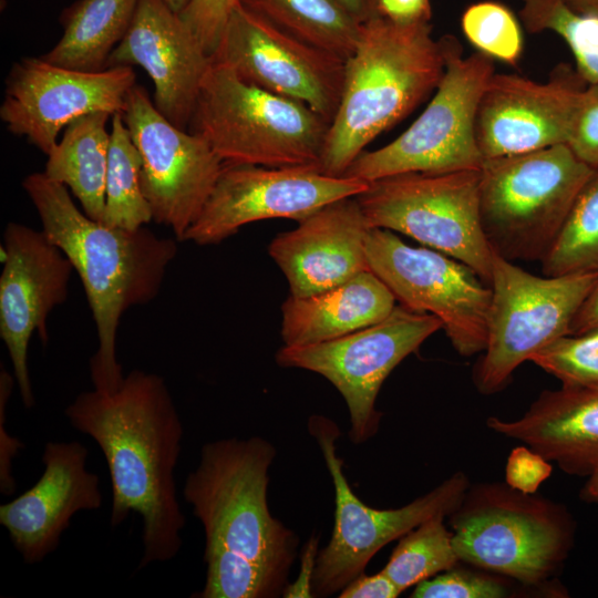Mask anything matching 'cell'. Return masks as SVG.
I'll return each instance as SVG.
<instances>
[{"label": "cell", "instance_id": "74e56055", "mask_svg": "<svg viewBox=\"0 0 598 598\" xmlns=\"http://www.w3.org/2000/svg\"><path fill=\"white\" fill-rule=\"evenodd\" d=\"M551 470L549 461L523 444L512 450L507 458L505 482L524 493H536Z\"/></svg>", "mask_w": 598, "mask_h": 598}, {"label": "cell", "instance_id": "44dd1931", "mask_svg": "<svg viewBox=\"0 0 598 598\" xmlns=\"http://www.w3.org/2000/svg\"><path fill=\"white\" fill-rule=\"evenodd\" d=\"M87 454L78 441L48 442L41 477L0 506V524L27 564L40 563L58 548L74 514L102 506L100 480L86 468Z\"/></svg>", "mask_w": 598, "mask_h": 598}, {"label": "cell", "instance_id": "7bdbcfd3", "mask_svg": "<svg viewBox=\"0 0 598 598\" xmlns=\"http://www.w3.org/2000/svg\"><path fill=\"white\" fill-rule=\"evenodd\" d=\"M341 2L361 23L380 14L378 0H341Z\"/></svg>", "mask_w": 598, "mask_h": 598}, {"label": "cell", "instance_id": "ab89813d", "mask_svg": "<svg viewBox=\"0 0 598 598\" xmlns=\"http://www.w3.org/2000/svg\"><path fill=\"white\" fill-rule=\"evenodd\" d=\"M402 594L399 587L383 571L367 576L363 574L341 589L340 598H396Z\"/></svg>", "mask_w": 598, "mask_h": 598}, {"label": "cell", "instance_id": "5bb4252c", "mask_svg": "<svg viewBox=\"0 0 598 598\" xmlns=\"http://www.w3.org/2000/svg\"><path fill=\"white\" fill-rule=\"evenodd\" d=\"M122 114L142 158L141 185L153 220L183 240L225 163L200 135L169 122L138 84Z\"/></svg>", "mask_w": 598, "mask_h": 598}, {"label": "cell", "instance_id": "d6a6232c", "mask_svg": "<svg viewBox=\"0 0 598 598\" xmlns=\"http://www.w3.org/2000/svg\"><path fill=\"white\" fill-rule=\"evenodd\" d=\"M462 30L477 51L516 65L523 53V33L516 17L502 3L482 1L463 13Z\"/></svg>", "mask_w": 598, "mask_h": 598}, {"label": "cell", "instance_id": "9a60e30c", "mask_svg": "<svg viewBox=\"0 0 598 598\" xmlns=\"http://www.w3.org/2000/svg\"><path fill=\"white\" fill-rule=\"evenodd\" d=\"M368 184L326 174L318 166L225 164L183 240L216 245L249 223L274 218L299 221L329 203L358 196Z\"/></svg>", "mask_w": 598, "mask_h": 598}, {"label": "cell", "instance_id": "f1b7e54d", "mask_svg": "<svg viewBox=\"0 0 598 598\" xmlns=\"http://www.w3.org/2000/svg\"><path fill=\"white\" fill-rule=\"evenodd\" d=\"M540 262L544 276L598 271V168L582 186Z\"/></svg>", "mask_w": 598, "mask_h": 598}, {"label": "cell", "instance_id": "8d00e7d4", "mask_svg": "<svg viewBox=\"0 0 598 598\" xmlns=\"http://www.w3.org/2000/svg\"><path fill=\"white\" fill-rule=\"evenodd\" d=\"M568 145L582 162L598 168V83L587 85L581 96Z\"/></svg>", "mask_w": 598, "mask_h": 598}, {"label": "cell", "instance_id": "30bf717a", "mask_svg": "<svg viewBox=\"0 0 598 598\" xmlns=\"http://www.w3.org/2000/svg\"><path fill=\"white\" fill-rule=\"evenodd\" d=\"M597 280L598 271L539 277L493 252L486 347L473 369L476 389L502 390L518 365L569 334Z\"/></svg>", "mask_w": 598, "mask_h": 598}, {"label": "cell", "instance_id": "52a82bcc", "mask_svg": "<svg viewBox=\"0 0 598 598\" xmlns=\"http://www.w3.org/2000/svg\"><path fill=\"white\" fill-rule=\"evenodd\" d=\"M594 171L568 144L485 158L480 216L493 252L542 261Z\"/></svg>", "mask_w": 598, "mask_h": 598}, {"label": "cell", "instance_id": "60d3db41", "mask_svg": "<svg viewBox=\"0 0 598 598\" xmlns=\"http://www.w3.org/2000/svg\"><path fill=\"white\" fill-rule=\"evenodd\" d=\"M381 16L399 23L430 22V0H378Z\"/></svg>", "mask_w": 598, "mask_h": 598}, {"label": "cell", "instance_id": "ac0fdd59", "mask_svg": "<svg viewBox=\"0 0 598 598\" xmlns=\"http://www.w3.org/2000/svg\"><path fill=\"white\" fill-rule=\"evenodd\" d=\"M3 250L0 338L7 347L23 406L31 409L35 401L28 367L29 342L38 332L47 344L49 315L66 301L74 268L43 230L24 224H7Z\"/></svg>", "mask_w": 598, "mask_h": 598}, {"label": "cell", "instance_id": "f6af8a7d", "mask_svg": "<svg viewBox=\"0 0 598 598\" xmlns=\"http://www.w3.org/2000/svg\"><path fill=\"white\" fill-rule=\"evenodd\" d=\"M570 9L581 13H598V0H560Z\"/></svg>", "mask_w": 598, "mask_h": 598}, {"label": "cell", "instance_id": "cb8c5ba5", "mask_svg": "<svg viewBox=\"0 0 598 598\" xmlns=\"http://www.w3.org/2000/svg\"><path fill=\"white\" fill-rule=\"evenodd\" d=\"M396 299L371 270L308 297H289L281 306L283 346L333 340L385 319Z\"/></svg>", "mask_w": 598, "mask_h": 598}, {"label": "cell", "instance_id": "7402d4cb", "mask_svg": "<svg viewBox=\"0 0 598 598\" xmlns=\"http://www.w3.org/2000/svg\"><path fill=\"white\" fill-rule=\"evenodd\" d=\"M354 197L329 203L270 243V257L283 272L290 296L308 297L370 270L367 238L371 230Z\"/></svg>", "mask_w": 598, "mask_h": 598}, {"label": "cell", "instance_id": "d4e9b609", "mask_svg": "<svg viewBox=\"0 0 598 598\" xmlns=\"http://www.w3.org/2000/svg\"><path fill=\"white\" fill-rule=\"evenodd\" d=\"M110 117L107 112H94L71 122L47 155L44 168L48 177L69 188L82 210L99 221L105 207Z\"/></svg>", "mask_w": 598, "mask_h": 598}, {"label": "cell", "instance_id": "8992f818", "mask_svg": "<svg viewBox=\"0 0 598 598\" xmlns=\"http://www.w3.org/2000/svg\"><path fill=\"white\" fill-rule=\"evenodd\" d=\"M329 125L307 105L248 83L212 59L188 131L225 164L319 167Z\"/></svg>", "mask_w": 598, "mask_h": 598}, {"label": "cell", "instance_id": "4316f807", "mask_svg": "<svg viewBox=\"0 0 598 598\" xmlns=\"http://www.w3.org/2000/svg\"><path fill=\"white\" fill-rule=\"evenodd\" d=\"M280 31L343 60L353 52L362 23L341 0H239Z\"/></svg>", "mask_w": 598, "mask_h": 598}, {"label": "cell", "instance_id": "8fae6325", "mask_svg": "<svg viewBox=\"0 0 598 598\" xmlns=\"http://www.w3.org/2000/svg\"><path fill=\"white\" fill-rule=\"evenodd\" d=\"M310 434L318 442L334 486V525L328 545L316 558L311 591L328 597L341 591L364 573L371 558L386 544L405 535L435 515H451L470 487L465 473L457 471L429 493L392 509L372 508L352 492L336 453L341 432L327 416L312 415Z\"/></svg>", "mask_w": 598, "mask_h": 598}, {"label": "cell", "instance_id": "7a4b0ae2", "mask_svg": "<svg viewBox=\"0 0 598 598\" xmlns=\"http://www.w3.org/2000/svg\"><path fill=\"white\" fill-rule=\"evenodd\" d=\"M22 187L42 230L82 281L99 339L90 360L91 380L95 390L113 392L124 379L116 359L121 318L130 308L155 299L176 257L177 239L159 237L145 226L130 230L90 218L68 188L44 172L29 174Z\"/></svg>", "mask_w": 598, "mask_h": 598}, {"label": "cell", "instance_id": "2e32d148", "mask_svg": "<svg viewBox=\"0 0 598 598\" xmlns=\"http://www.w3.org/2000/svg\"><path fill=\"white\" fill-rule=\"evenodd\" d=\"M212 59L248 83L307 105L329 123L336 114L346 60L280 31L240 3Z\"/></svg>", "mask_w": 598, "mask_h": 598}, {"label": "cell", "instance_id": "836d02e7", "mask_svg": "<svg viewBox=\"0 0 598 598\" xmlns=\"http://www.w3.org/2000/svg\"><path fill=\"white\" fill-rule=\"evenodd\" d=\"M529 361L566 386H598V328L582 334L561 336Z\"/></svg>", "mask_w": 598, "mask_h": 598}, {"label": "cell", "instance_id": "bcb514c9", "mask_svg": "<svg viewBox=\"0 0 598 598\" xmlns=\"http://www.w3.org/2000/svg\"><path fill=\"white\" fill-rule=\"evenodd\" d=\"M166 4L176 13H181L190 0H164Z\"/></svg>", "mask_w": 598, "mask_h": 598}, {"label": "cell", "instance_id": "3957f363", "mask_svg": "<svg viewBox=\"0 0 598 598\" xmlns=\"http://www.w3.org/2000/svg\"><path fill=\"white\" fill-rule=\"evenodd\" d=\"M444 68V42L433 38L430 22L399 23L379 14L362 23L319 168L343 175L367 145L436 89Z\"/></svg>", "mask_w": 598, "mask_h": 598}, {"label": "cell", "instance_id": "7c38bea8", "mask_svg": "<svg viewBox=\"0 0 598 598\" xmlns=\"http://www.w3.org/2000/svg\"><path fill=\"white\" fill-rule=\"evenodd\" d=\"M440 329L442 322L435 316L399 305L385 319L347 336L307 346H283L276 361L280 367L326 378L347 403L351 442L361 444L379 431L381 413L375 401L385 379Z\"/></svg>", "mask_w": 598, "mask_h": 598}, {"label": "cell", "instance_id": "83f0119b", "mask_svg": "<svg viewBox=\"0 0 598 598\" xmlns=\"http://www.w3.org/2000/svg\"><path fill=\"white\" fill-rule=\"evenodd\" d=\"M141 168L142 158L123 114L114 113L111 117L103 224L134 230L153 220L141 185Z\"/></svg>", "mask_w": 598, "mask_h": 598}, {"label": "cell", "instance_id": "ffe728a7", "mask_svg": "<svg viewBox=\"0 0 598 598\" xmlns=\"http://www.w3.org/2000/svg\"><path fill=\"white\" fill-rule=\"evenodd\" d=\"M210 62L199 40L164 0H138L105 69L141 66L153 82L156 109L175 126L188 130Z\"/></svg>", "mask_w": 598, "mask_h": 598}, {"label": "cell", "instance_id": "e0dca14e", "mask_svg": "<svg viewBox=\"0 0 598 598\" xmlns=\"http://www.w3.org/2000/svg\"><path fill=\"white\" fill-rule=\"evenodd\" d=\"M136 84L132 66L85 72L54 65L42 56L21 58L7 79L0 118L9 132L49 154L58 136L80 116L123 113Z\"/></svg>", "mask_w": 598, "mask_h": 598}, {"label": "cell", "instance_id": "ee69618b", "mask_svg": "<svg viewBox=\"0 0 598 598\" xmlns=\"http://www.w3.org/2000/svg\"><path fill=\"white\" fill-rule=\"evenodd\" d=\"M580 498L588 503L598 504V464L588 475V480L580 492Z\"/></svg>", "mask_w": 598, "mask_h": 598}, {"label": "cell", "instance_id": "f546056e", "mask_svg": "<svg viewBox=\"0 0 598 598\" xmlns=\"http://www.w3.org/2000/svg\"><path fill=\"white\" fill-rule=\"evenodd\" d=\"M445 515H435L400 537L382 569L403 592L460 561Z\"/></svg>", "mask_w": 598, "mask_h": 598}, {"label": "cell", "instance_id": "4fadbf2b", "mask_svg": "<svg viewBox=\"0 0 598 598\" xmlns=\"http://www.w3.org/2000/svg\"><path fill=\"white\" fill-rule=\"evenodd\" d=\"M365 249L369 269L401 306L439 318L461 355L484 351L492 290L471 267L383 228H371Z\"/></svg>", "mask_w": 598, "mask_h": 598}, {"label": "cell", "instance_id": "9c48e42d", "mask_svg": "<svg viewBox=\"0 0 598 598\" xmlns=\"http://www.w3.org/2000/svg\"><path fill=\"white\" fill-rule=\"evenodd\" d=\"M372 228L406 235L471 267L489 286L493 250L480 216V169L403 173L357 196Z\"/></svg>", "mask_w": 598, "mask_h": 598}, {"label": "cell", "instance_id": "e575fe53", "mask_svg": "<svg viewBox=\"0 0 598 598\" xmlns=\"http://www.w3.org/2000/svg\"><path fill=\"white\" fill-rule=\"evenodd\" d=\"M486 570L458 568L457 565L422 580L411 595L413 598H505L513 596L508 577Z\"/></svg>", "mask_w": 598, "mask_h": 598}, {"label": "cell", "instance_id": "1f68e13d", "mask_svg": "<svg viewBox=\"0 0 598 598\" xmlns=\"http://www.w3.org/2000/svg\"><path fill=\"white\" fill-rule=\"evenodd\" d=\"M206 580L194 598H274L283 594L288 574L221 548H205Z\"/></svg>", "mask_w": 598, "mask_h": 598}, {"label": "cell", "instance_id": "6da1fadb", "mask_svg": "<svg viewBox=\"0 0 598 598\" xmlns=\"http://www.w3.org/2000/svg\"><path fill=\"white\" fill-rule=\"evenodd\" d=\"M65 416L104 455L112 487L111 525H121L131 513L142 517L138 568L175 558L186 523L174 475L184 429L165 380L133 370L113 392L80 393Z\"/></svg>", "mask_w": 598, "mask_h": 598}, {"label": "cell", "instance_id": "5b68a950", "mask_svg": "<svg viewBox=\"0 0 598 598\" xmlns=\"http://www.w3.org/2000/svg\"><path fill=\"white\" fill-rule=\"evenodd\" d=\"M448 517L460 561L526 587L548 585L575 542L567 507L506 482L470 485Z\"/></svg>", "mask_w": 598, "mask_h": 598}, {"label": "cell", "instance_id": "f35d334b", "mask_svg": "<svg viewBox=\"0 0 598 598\" xmlns=\"http://www.w3.org/2000/svg\"><path fill=\"white\" fill-rule=\"evenodd\" d=\"M16 379L6 369L0 372V491L9 496L16 489L12 476V461L23 446L16 437L9 435L6 430V408L13 389Z\"/></svg>", "mask_w": 598, "mask_h": 598}, {"label": "cell", "instance_id": "b9f144b4", "mask_svg": "<svg viewBox=\"0 0 598 598\" xmlns=\"http://www.w3.org/2000/svg\"><path fill=\"white\" fill-rule=\"evenodd\" d=\"M598 328V280L575 315L569 334H582Z\"/></svg>", "mask_w": 598, "mask_h": 598}, {"label": "cell", "instance_id": "d6986e66", "mask_svg": "<svg viewBox=\"0 0 598 598\" xmlns=\"http://www.w3.org/2000/svg\"><path fill=\"white\" fill-rule=\"evenodd\" d=\"M586 87L568 64L556 65L545 82L494 73L480 100L475 122L483 157L568 144Z\"/></svg>", "mask_w": 598, "mask_h": 598}, {"label": "cell", "instance_id": "d590c367", "mask_svg": "<svg viewBox=\"0 0 598 598\" xmlns=\"http://www.w3.org/2000/svg\"><path fill=\"white\" fill-rule=\"evenodd\" d=\"M238 4L239 0H190L179 16L212 56Z\"/></svg>", "mask_w": 598, "mask_h": 598}, {"label": "cell", "instance_id": "ba28073f", "mask_svg": "<svg viewBox=\"0 0 598 598\" xmlns=\"http://www.w3.org/2000/svg\"><path fill=\"white\" fill-rule=\"evenodd\" d=\"M442 39L445 68L425 110L395 140L360 154L343 175L370 183L403 173L481 169L485 158L475 122L482 94L495 73L493 59L480 51L464 56L454 37Z\"/></svg>", "mask_w": 598, "mask_h": 598}, {"label": "cell", "instance_id": "484cf974", "mask_svg": "<svg viewBox=\"0 0 598 598\" xmlns=\"http://www.w3.org/2000/svg\"><path fill=\"white\" fill-rule=\"evenodd\" d=\"M138 0H78L61 16L63 33L42 55L48 62L85 72H99L124 38Z\"/></svg>", "mask_w": 598, "mask_h": 598}, {"label": "cell", "instance_id": "277c9868", "mask_svg": "<svg viewBox=\"0 0 598 598\" xmlns=\"http://www.w3.org/2000/svg\"><path fill=\"white\" fill-rule=\"evenodd\" d=\"M275 446L260 436L208 442L183 496L205 532V548H221L289 574L299 538L268 507Z\"/></svg>", "mask_w": 598, "mask_h": 598}, {"label": "cell", "instance_id": "4dcf8cb0", "mask_svg": "<svg viewBox=\"0 0 598 598\" xmlns=\"http://www.w3.org/2000/svg\"><path fill=\"white\" fill-rule=\"evenodd\" d=\"M520 17L529 32L559 35L579 76L587 85L598 83V13L577 12L560 0H523Z\"/></svg>", "mask_w": 598, "mask_h": 598}, {"label": "cell", "instance_id": "603a6c76", "mask_svg": "<svg viewBox=\"0 0 598 598\" xmlns=\"http://www.w3.org/2000/svg\"><path fill=\"white\" fill-rule=\"evenodd\" d=\"M486 425L568 474L588 476L598 464V386L545 390L520 417L491 416Z\"/></svg>", "mask_w": 598, "mask_h": 598}]
</instances>
